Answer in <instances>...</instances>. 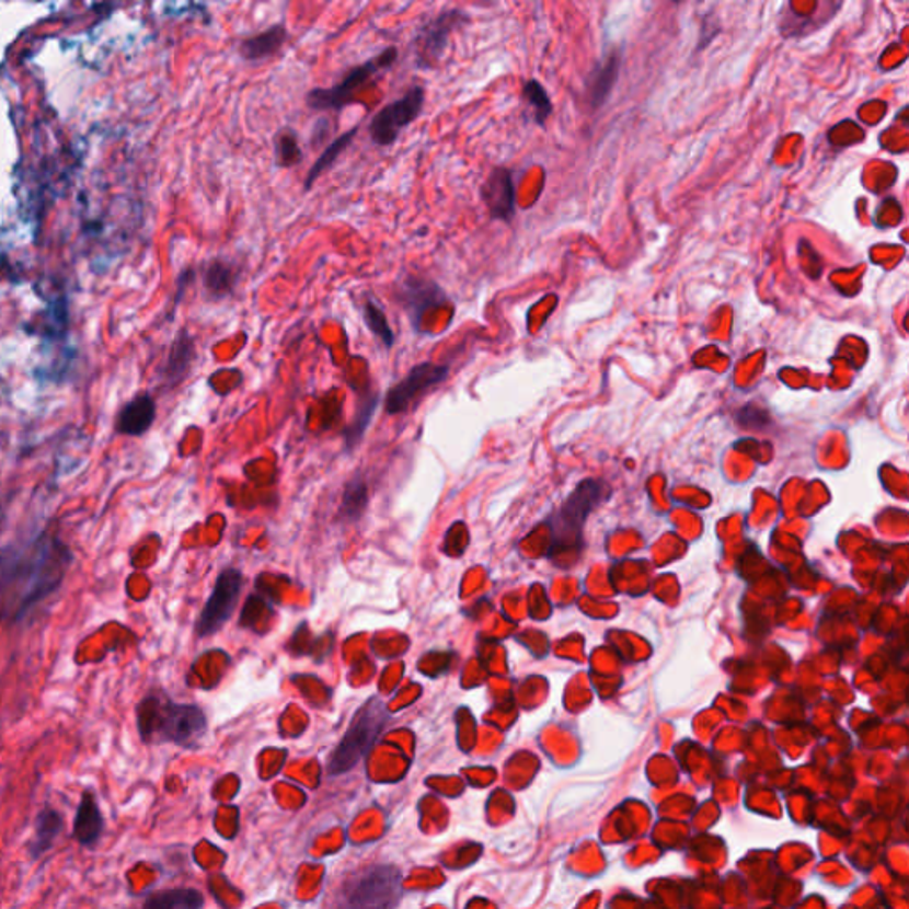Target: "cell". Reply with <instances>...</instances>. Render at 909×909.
I'll return each instance as SVG.
<instances>
[{
    "mask_svg": "<svg viewBox=\"0 0 909 909\" xmlns=\"http://www.w3.org/2000/svg\"><path fill=\"white\" fill-rule=\"evenodd\" d=\"M137 728L145 743H173L191 748L205 736L207 717L197 705L148 694L137 705Z\"/></svg>",
    "mask_w": 909,
    "mask_h": 909,
    "instance_id": "obj_1",
    "label": "cell"
},
{
    "mask_svg": "<svg viewBox=\"0 0 909 909\" xmlns=\"http://www.w3.org/2000/svg\"><path fill=\"white\" fill-rule=\"evenodd\" d=\"M610 487L606 485V482L596 479L583 480L574 488L567 502L563 503L562 507L554 511L553 519L549 520L551 534H553L551 554L568 551L582 544L586 519L599 507L600 503H605L610 497Z\"/></svg>",
    "mask_w": 909,
    "mask_h": 909,
    "instance_id": "obj_2",
    "label": "cell"
},
{
    "mask_svg": "<svg viewBox=\"0 0 909 909\" xmlns=\"http://www.w3.org/2000/svg\"><path fill=\"white\" fill-rule=\"evenodd\" d=\"M390 720L388 705L379 697L368 700L357 711L356 716L352 717L347 734L343 737L338 748L334 750L329 762L331 774L350 771L373 748Z\"/></svg>",
    "mask_w": 909,
    "mask_h": 909,
    "instance_id": "obj_3",
    "label": "cell"
},
{
    "mask_svg": "<svg viewBox=\"0 0 909 909\" xmlns=\"http://www.w3.org/2000/svg\"><path fill=\"white\" fill-rule=\"evenodd\" d=\"M399 61V48L388 47L382 53L371 57L370 61L354 66L347 76L333 88H314L306 94V104L317 113H340L348 105L361 104L356 100V91L363 90L373 77L393 68Z\"/></svg>",
    "mask_w": 909,
    "mask_h": 909,
    "instance_id": "obj_4",
    "label": "cell"
},
{
    "mask_svg": "<svg viewBox=\"0 0 909 909\" xmlns=\"http://www.w3.org/2000/svg\"><path fill=\"white\" fill-rule=\"evenodd\" d=\"M402 896V874L390 865H380L366 868L345 883L338 909H394Z\"/></svg>",
    "mask_w": 909,
    "mask_h": 909,
    "instance_id": "obj_5",
    "label": "cell"
},
{
    "mask_svg": "<svg viewBox=\"0 0 909 909\" xmlns=\"http://www.w3.org/2000/svg\"><path fill=\"white\" fill-rule=\"evenodd\" d=\"M469 24V13L459 8L441 11L425 20L413 38L414 62L423 71L436 70L445 57L448 42L457 28Z\"/></svg>",
    "mask_w": 909,
    "mask_h": 909,
    "instance_id": "obj_6",
    "label": "cell"
},
{
    "mask_svg": "<svg viewBox=\"0 0 909 909\" xmlns=\"http://www.w3.org/2000/svg\"><path fill=\"white\" fill-rule=\"evenodd\" d=\"M423 107H425V90L422 85H413L407 93L380 108L379 113L371 117L370 125H368L371 142L379 148L393 146L399 141L402 131L422 116Z\"/></svg>",
    "mask_w": 909,
    "mask_h": 909,
    "instance_id": "obj_7",
    "label": "cell"
},
{
    "mask_svg": "<svg viewBox=\"0 0 909 909\" xmlns=\"http://www.w3.org/2000/svg\"><path fill=\"white\" fill-rule=\"evenodd\" d=\"M394 300L399 302L416 333H422L423 319L432 310H441L450 304V297L442 286L428 277L407 274L394 286Z\"/></svg>",
    "mask_w": 909,
    "mask_h": 909,
    "instance_id": "obj_8",
    "label": "cell"
},
{
    "mask_svg": "<svg viewBox=\"0 0 909 909\" xmlns=\"http://www.w3.org/2000/svg\"><path fill=\"white\" fill-rule=\"evenodd\" d=\"M448 376H450V366L448 365L425 361L413 366L407 376L403 377L399 384L393 386L386 394V413H405L417 396H422L427 391L441 386L448 379Z\"/></svg>",
    "mask_w": 909,
    "mask_h": 909,
    "instance_id": "obj_9",
    "label": "cell"
},
{
    "mask_svg": "<svg viewBox=\"0 0 909 909\" xmlns=\"http://www.w3.org/2000/svg\"><path fill=\"white\" fill-rule=\"evenodd\" d=\"M242 583H244L242 574L237 568H226L219 574L210 599L207 600L197 620L196 631L199 636H210L225 628L226 622L233 614L240 590H242Z\"/></svg>",
    "mask_w": 909,
    "mask_h": 909,
    "instance_id": "obj_10",
    "label": "cell"
},
{
    "mask_svg": "<svg viewBox=\"0 0 909 909\" xmlns=\"http://www.w3.org/2000/svg\"><path fill=\"white\" fill-rule=\"evenodd\" d=\"M480 196L493 221L510 222L516 217V183L507 168L491 171L483 182Z\"/></svg>",
    "mask_w": 909,
    "mask_h": 909,
    "instance_id": "obj_11",
    "label": "cell"
},
{
    "mask_svg": "<svg viewBox=\"0 0 909 909\" xmlns=\"http://www.w3.org/2000/svg\"><path fill=\"white\" fill-rule=\"evenodd\" d=\"M240 276H242V267L234 260L222 258V256L210 260L203 268V288H205L207 299L214 302L230 299L234 294V288L239 285Z\"/></svg>",
    "mask_w": 909,
    "mask_h": 909,
    "instance_id": "obj_12",
    "label": "cell"
},
{
    "mask_svg": "<svg viewBox=\"0 0 909 909\" xmlns=\"http://www.w3.org/2000/svg\"><path fill=\"white\" fill-rule=\"evenodd\" d=\"M290 38V33L283 22L271 25L267 31L251 36V38L242 39L239 43V56L242 61L249 65H260V62L268 61L271 57L281 53L285 43Z\"/></svg>",
    "mask_w": 909,
    "mask_h": 909,
    "instance_id": "obj_13",
    "label": "cell"
},
{
    "mask_svg": "<svg viewBox=\"0 0 909 909\" xmlns=\"http://www.w3.org/2000/svg\"><path fill=\"white\" fill-rule=\"evenodd\" d=\"M105 830L104 814L100 810L99 802L93 793L85 791L80 797L77 806L76 820H73V839L84 848H93Z\"/></svg>",
    "mask_w": 909,
    "mask_h": 909,
    "instance_id": "obj_14",
    "label": "cell"
},
{
    "mask_svg": "<svg viewBox=\"0 0 909 909\" xmlns=\"http://www.w3.org/2000/svg\"><path fill=\"white\" fill-rule=\"evenodd\" d=\"M65 828L62 814L53 806H45L39 810L38 817L34 820V835L28 842V856L33 862L45 856L54 848L57 837Z\"/></svg>",
    "mask_w": 909,
    "mask_h": 909,
    "instance_id": "obj_15",
    "label": "cell"
},
{
    "mask_svg": "<svg viewBox=\"0 0 909 909\" xmlns=\"http://www.w3.org/2000/svg\"><path fill=\"white\" fill-rule=\"evenodd\" d=\"M156 402L150 394H141L128 402L117 416L116 430L125 436H142L156 422Z\"/></svg>",
    "mask_w": 909,
    "mask_h": 909,
    "instance_id": "obj_16",
    "label": "cell"
},
{
    "mask_svg": "<svg viewBox=\"0 0 909 909\" xmlns=\"http://www.w3.org/2000/svg\"><path fill=\"white\" fill-rule=\"evenodd\" d=\"M194 357H196V345H194L193 336L187 331H182L174 340L173 348L164 366L165 382L170 386L182 382L193 366Z\"/></svg>",
    "mask_w": 909,
    "mask_h": 909,
    "instance_id": "obj_17",
    "label": "cell"
},
{
    "mask_svg": "<svg viewBox=\"0 0 909 909\" xmlns=\"http://www.w3.org/2000/svg\"><path fill=\"white\" fill-rule=\"evenodd\" d=\"M359 130H361V125H356V127H352L350 130L345 131V134H342V136H338L336 139L329 142L327 148L320 153L319 159L314 160V164L311 165L310 171L306 174L304 193H310L314 183H317V180H319L320 176H324V174L333 168L334 162L340 159L343 151L347 150L348 146L352 145V141L356 139Z\"/></svg>",
    "mask_w": 909,
    "mask_h": 909,
    "instance_id": "obj_18",
    "label": "cell"
},
{
    "mask_svg": "<svg viewBox=\"0 0 909 909\" xmlns=\"http://www.w3.org/2000/svg\"><path fill=\"white\" fill-rule=\"evenodd\" d=\"M203 896L193 888L157 891L145 900L142 909H202Z\"/></svg>",
    "mask_w": 909,
    "mask_h": 909,
    "instance_id": "obj_19",
    "label": "cell"
},
{
    "mask_svg": "<svg viewBox=\"0 0 909 909\" xmlns=\"http://www.w3.org/2000/svg\"><path fill=\"white\" fill-rule=\"evenodd\" d=\"M363 320H365L366 327L370 329V333L382 343L386 350H391L394 347V340L396 338H394L393 327L390 325L384 308L373 297H368L363 302Z\"/></svg>",
    "mask_w": 909,
    "mask_h": 909,
    "instance_id": "obj_20",
    "label": "cell"
},
{
    "mask_svg": "<svg viewBox=\"0 0 909 909\" xmlns=\"http://www.w3.org/2000/svg\"><path fill=\"white\" fill-rule=\"evenodd\" d=\"M274 157L279 170H290L304 160L299 136L294 128L285 127L274 136Z\"/></svg>",
    "mask_w": 909,
    "mask_h": 909,
    "instance_id": "obj_21",
    "label": "cell"
},
{
    "mask_svg": "<svg viewBox=\"0 0 909 909\" xmlns=\"http://www.w3.org/2000/svg\"><path fill=\"white\" fill-rule=\"evenodd\" d=\"M522 96H525L526 104L530 105L533 111L534 123L544 125L545 119L553 113V102L549 99L544 85L540 84L539 80H528L522 88Z\"/></svg>",
    "mask_w": 909,
    "mask_h": 909,
    "instance_id": "obj_22",
    "label": "cell"
},
{
    "mask_svg": "<svg viewBox=\"0 0 909 909\" xmlns=\"http://www.w3.org/2000/svg\"><path fill=\"white\" fill-rule=\"evenodd\" d=\"M617 73H619V61H617V57H611L610 61L606 62L605 66L597 68L596 73L591 76L590 82H588V90H590L591 102L594 104L600 105L608 99V94H610L611 88H613L614 79H617Z\"/></svg>",
    "mask_w": 909,
    "mask_h": 909,
    "instance_id": "obj_23",
    "label": "cell"
},
{
    "mask_svg": "<svg viewBox=\"0 0 909 909\" xmlns=\"http://www.w3.org/2000/svg\"><path fill=\"white\" fill-rule=\"evenodd\" d=\"M366 503H368V488H366V483L361 479H356L354 482L348 483L345 496H343V517L357 519V517L361 516L363 510H365Z\"/></svg>",
    "mask_w": 909,
    "mask_h": 909,
    "instance_id": "obj_24",
    "label": "cell"
},
{
    "mask_svg": "<svg viewBox=\"0 0 909 909\" xmlns=\"http://www.w3.org/2000/svg\"><path fill=\"white\" fill-rule=\"evenodd\" d=\"M377 405H379V394L371 393L363 400V407L357 413L356 422L348 428L347 437L350 445H356L361 439L363 432L370 425L371 417L376 414Z\"/></svg>",
    "mask_w": 909,
    "mask_h": 909,
    "instance_id": "obj_25",
    "label": "cell"
},
{
    "mask_svg": "<svg viewBox=\"0 0 909 909\" xmlns=\"http://www.w3.org/2000/svg\"><path fill=\"white\" fill-rule=\"evenodd\" d=\"M331 128H333L331 119L327 116H320L317 123H314L313 131H311V142H313V146L317 142L324 141V137L331 134Z\"/></svg>",
    "mask_w": 909,
    "mask_h": 909,
    "instance_id": "obj_26",
    "label": "cell"
}]
</instances>
